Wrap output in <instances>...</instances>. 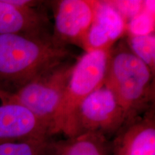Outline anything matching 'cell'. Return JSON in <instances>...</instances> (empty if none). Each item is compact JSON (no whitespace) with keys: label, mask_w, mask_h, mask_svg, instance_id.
<instances>
[{"label":"cell","mask_w":155,"mask_h":155,"mask_svg":"<svg viewBox=\"0 0 155 155\" xmlns=\"http://www.w3.org/2000/svg\"><path fill=\"white\" fill-rule=\"evenodd\" d=\"M71 56L52 37L0 35V93L12 94Z\"/></svg>","instance_id":"obj_1"},{"label":"cell","mask_w":155,"mask_h":155,"mask_svg":"<svg viewBox=\"0 0 155 155\" xmlns=\"http://www.w3.org/2000/svg\"><path fill=\"white\" fill-rule=\"evenodd\" d=\"M104 85L113 92L123 109L125 124L154 108V73L126 41H119L110 50Z\"/></svg>","instance_id":"obj_2"},{"label":"cell","mask_w":155,"mask_h":155,"mask_svg":"<svg viewBox=\"0 0 155 155\" xmlns=\"http://www.w3.org/2000/svg\"><path fill=\"white\" fill-rule=\"evenodd\" d=\"M110 50L86 52L74 63L62 98L54 114L50 135H78L76 116L83 101L104 83Z\"/></svg>","instance_id":"obj_3"},{"label":"cell","mask_w":155,"mask_h":155,"mask_svg":"<svg viewBox=\"0 0 155 155\" xmlns=\"http://www.w3.org/2000/svg\"><path fill=\"white\" fill-rule=\"evenodd\" d=\"M74 63L64 62L12 94L0 93V101L28 109L48 126L50 135L54 114L68 82Z\"/></svg>","instance_id":"obj_4"},{"label":"cell","mask_w":155,"mask_h":155,"mask_svg":"<svg viewBox=\"0 0 155 155\" xmlns=\"http://www.w3.org/2000/svg\"><path fill=\"white\" fill-rule=\"evenodd\" d=\"M78 135L99 132L105 135L117 133L125 124L123 109L113 92L103 85L83 101L77 113Z\"/></svg>","instance_id":"obj_5"},{"label":"cell","mask_w":155,"mask_h":155,"mask_svg":"<svg viewBox=\"0 0 155 155\" xmlns=\"http://www.w3.org/2000/svg\"><path fill=\"white\" fill-rule=\"evenodd\" d=\"M96 1L62 0L56 3L54 11L53 35L56 45L66 48L75 45L84 49L87 35L94 20Z\"/></svg>","instance_id":"obj_6"},{"label":"cell","mask_w":155,"mask_h":155,"mask_svg":"<svg viewBox=\"0 0 155 155\" xmlns=\"http://www.w3.org/2000/svg\"><path fill=\"white\" fill-rule=\"evenodd\" d=\"M112 155H155L154 108L125 124L111 145Z\"/></svg>","instance_id":"obj_7"},{"label":"cell","mask_w":155,"mask_h":155,"mask_svg":"<svg viewBox=\"0 0 155 155\" xmlns=\"http://www.w3.org/2000/svg\"><path fill=\"white\" fill-rule=\"evenodd\" d=\"M127 30V22L113 6L108 1H96L94 20L83 50H110Z\"/></svg>","instance_id":"obj_8"},{"label":"cell","mask_w":155,"mask_h":155,"mask_svg":"<svg viewBox=\"0 0 155 155\" xmlns=\"http://www.w3.org/2000/svg\"><path fill=\"white\" fill-rule=\"evenodd\" d=\"M50 136L48 126L28 109L14 103L0 101V144Z\"/></svg>","instance_id":"obj_9"},{"label":"cell","mask_w":155,"mask_h":155,"mask_svg":"<svg viewBox=\"0 0 155 155\" xmlns=\"http://www.w3.org/2000/svg\"><path fill=\"white\" fill-rule=\"evenodd\" d=\"M47 15L35 7H18L0 0V35L16 33L50 37Z\"/></svg>","instance_id":"obj_10"},{"label":"cell","mask_w":155,"mask_h":155,"mask_svg":"<svg viewBox=\"0 0 155 155\" xmlns=\"http://www.w3.org/2000/svg\"><path fill=\"white\" fill-rule=\"evenodd\" d=\"M111 146L105 135L85 132L65 140L49 141L46 155H108Z\"/></svg>","instance_id":"obj_11"},{"label":"cell","mask_w":155,"mask_h":155,"mask_svg":"<svg viewBox=\"0 0 155 155\" xmlns=\"http://www.w3.org/2000/svg\"><path fill=\"white\" fill-rule=\"evenodd\" d=\"M127 34L126 42L128 47L154 73L155 35L154 32L148 35H134L127 32Z\"/></svg>","instance_id":"obj_12"},{"label":"cell","mask_w":155,"mask_h":155,"mask_svg":"<svg viewBox=\"0 0 155 155\" xmlns=\"http://www.w3.org/2000/svg\"><path fill=\"white\" fill-rule=\"evenodd\" d=\"M49 137L12 141L0 144V155H46Z\"/></svg>","instance_id":"obj_13"},{"label":"cell","mask_w":155,"mask_h":155,"mask_svg":"<svg viewBox=\"0 0 155 155\" xmlns=\"http://www.w3.org/2000/svg\"><path fill=\"white\" fill-rule=\"evenodd\" d=\"M152 2H145L144 11L131 19L127 25V32L134 35H148L154 30V9Z\"/></svg>","instance_id":"obj_14"},{"label":"cell","mask_w":155,"mask_h":155,"mask_svg":"<svg viewBox=\"0 0 155 155\" xmlns=\"http://www.w3.org/2000/svg\"><path fill=\"white\" fill-rule=\"evenodd\" d=\"M127 23L144 11L146 1H108Z\"/></svg>","instance_id":"obj_15"}]
</instances>
